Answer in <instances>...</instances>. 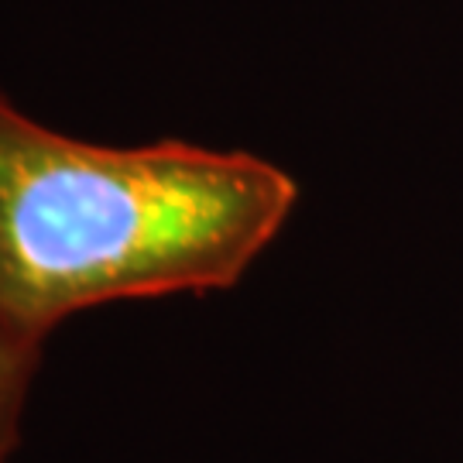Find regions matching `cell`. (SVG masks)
<instances>
[{"instance_id":"obj_1","label":"cell","mask_w":463,"mask_h":463,"mask_svg":"<svg viewBox=\"0 0 463 463\" xmlns=\"http://www.w3.org/2000/svg\"><path fill=\"white\" fill-rule=\"evenodd\" d=\"M296 203V179L258 155L90 145L0 93V316L45 344L90 306L231 288Z\"/></svg>"},{"instance_id":"obj_2","label":"cell","mask_w":463,"mask_h":463,"mask_svg":"<svg viewBox=\"0 0 463 463\" xmlns=\"http://www.w3.org/2000/svg\"><path fill=\"white\" fill-rule=\"evenodd\" d=\"M42 364V344L17 336L0 316V457H11L21 439V412Z\"/></svg>"},{"instance_id":"obj_3","label":"cell","mask_w":463,"mask_h":463,"mask_svg":"<svg viewBox=\"0 0 463 463\" xmlns=\"http://www.w3.org/2000/svg\"><path fill=\"white\" fill-rule=\"evenodd\" d=\"M0 463H7V457H0Z\"/></svg>"}]
</instances>
